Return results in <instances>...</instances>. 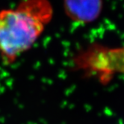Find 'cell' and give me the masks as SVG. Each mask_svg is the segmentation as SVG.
<instances>
[{
    "label": "cell",
    "mask_w": 124,
    "mask_h": 124,
    "mask_svg": "<svg viewBox=\"0 0 124 124\" xmlns=\"http://www.w3.org/2000/svg\"><path fill=\"white\" fill-rule=\"evenodd\" d=\"M49 0H22L14 8L0 11V58L11 65L28 52L52 17Z\"/></svg>",
    "instance_id": "obj_1"
},
{
    "label": "cell",
    "mask_w": 124,
    "mask_h": 124,
    "mask_svg": "<svg viewBox=\"0 0 124 124\" xmlns=\"http://www.w3.org/2000/svg\"><path fill=\"white\" fill-rule=\"evenodd\" d=\"M75 65L88 73L102 76L124 73V46L114 49L92 46L77 56Z\"/></svg>",
    "instance_id": "obj_2"
},
{
    "label": "cell",
    "mask_w": 124,
    "mask_h": 124,
    "mask_svg": "<svg viewBox=\"0 0 124 124\" xmlns=\"http://www.w3.org/2000/svg\"><path fill=\"white\" fill-rule=\"evenodd\" d=\"M102 0H64V9L67 17L78 24L94 22L100 16Z\"/></svg>",
    "instance_id": "obj_3"
}]
</instances>
